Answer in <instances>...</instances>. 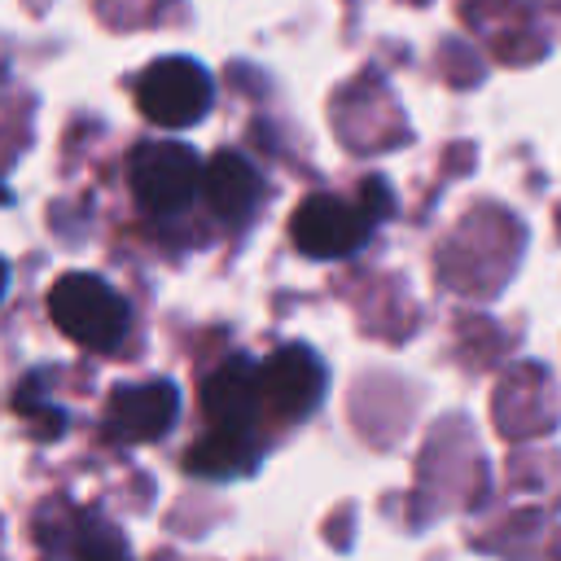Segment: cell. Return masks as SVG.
I'll list each match as a JSON object with an SVG mask.
<instances>
[{"instance_id": "1", "label": "cell", "mask_w": 561, "mask_h": 561, "mask_svg": "<svg viewBox=\"0 0 561 561\" xmlns=\"http://www.w3.org/2000/svg\"><path fill=\"white\" fill-rule=\"evenodd\" d=\"M381 210H390V197H381L377 180H368L359 197L311 193L289 215V241L307 259H346L373 237Z\"/></svg>"}, {"instance_id": "2", "label": "cell", "mask_w": 561, "mask_h": 561, "mask_svg": "<svg viewBox=\"0 0 561 561\" xmlns=\"http://www.w3.org/2000/svg\"><path fill=\"white\" fill-rule=\"evenodd\" d=\"M53 324L83 351H118L131 324L127 298L92 272H66L48 289Z\"/></svg>"}, {"instance_id": "3", "label": "cell", "mask_w": 561, "mask_h": 561, "mask_svg": "<svg viewBox=\"0 0 561 561\" xmlns=\"http://www.w3.org/2000/svg\"><path fill=\"white\" fill-rule=\"evenodd\" d=\"M206 167L188 145L175 140H145L127 158V188L145 215H180L197 193H202Z\"/></svg>"}, {"instance_id": "4", "label": "cell", "mask_w": 561, "mask_h": 561, "mask_svg": "<svg viewBox=\"0 0 561 561\" xmlns=\"http://www.w3.org/2000/svg\"><path fill=\"white\" fill-rule=\"evenodd\" d=\"M215 105V79L193 57H158L136 79V110L158 127H193Z\"/></svg>"}, {"instance_id": "5", "label": "cell", "mask_w": 561, "mask_h": 561, "mask_svg": "<svg viewBox=\"0 0 561 561\" xmlns=\"http://www.w3.org/2000/svg\"><path fill=\"white\" fill-rule=\"evenodd\" d=\"M324 386H329V373H324L320 355H311L298 342L259 359V399H263V421H272V425L307 421L316 412V403L324 399Z\"/></svg>"}, {"instance_id": "6", "label": "cell", "mask_w": 561, "mask_h": 561, "mask_svg": "<svg viewBox=\"0 0 561 561\" xmlns=\"http://www.w3.org/2000/svg\"><path fill=\"white\" fill-rule=\"evenodd\" d=\"M202 416L210 434H245L254 438V425L263 421V399H259V364L245 355L219 359L202 377Z\"/></svg>"}, {"instance_id": "7", "label": "cell", "mask_w": 561, "mask_h": 561, "mask_svg": "<svg viewBox=\"0 0 561 561\" xmlns=\"http://www.w3.org/2000/svg\"><path fill=\"white\" fill-rule=\"evenodd\" d=\"M180 416V394L171 381H140V386H118L105 403L110 434L123 443H153L171 430Z\"/></svg>"}, {"instance_id": "8", "label": "cell", "mask_w": 561, "mask_h": 561, "mask_svg": "<svg viewBox=\"0 0 561 561\" xmlns=\"http://www.w3.org/2000/svg\"><path fill=\"white\" fill-rule=\"evenodd\" d=\"M263 175L259 167L237 153V149H219L210 162H206V175H202V197L210 206V215L219 224H245L259 206H263Z\"/></svg>"}, {"instance_id": "9", "label": "cell", "mask_w": 561, "mask_h": 561, "mask_svg": "<svg viewBox=\"0 0 561 561\" xmlns=\"http://www.w3.org/2000/svg\"><path fill=\"white\" fill-rule=\"evenodd\" d=\"M259 465V447L245 434H206L184 451V469L197 478H241Z\"/></svg>"}, {"instance_id": "10", "label": "cell", "mask_w": 561, "mask_h": 561, "mask_svg": "<svg viewBox=\"0 0 561 561\" xmlns=\"http://www.w3.org/2000/svg\"><path fill=\"white\" fill-rule=\"evenodd\" d=\"M75 561H131L123 530L101 522V517H79V535H75Z\"/></svg>"}]
</instances>
